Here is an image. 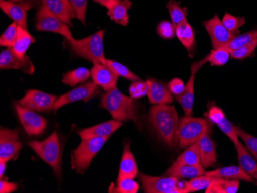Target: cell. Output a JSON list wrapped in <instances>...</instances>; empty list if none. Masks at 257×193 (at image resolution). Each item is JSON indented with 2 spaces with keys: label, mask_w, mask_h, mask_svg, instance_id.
Segmentation results:
<instances>
[{
  "label": "cell",
  "mask_w": 257,
  "mask_h": 193,
  "mask_svg": "<svg viewBox=\"0 0 257 193\" xmlns=\"http://www.w3.org/2000/svg\"><path fill=\"white\" fill-rule=\"evenodd\" d=\"M148 120L163 143L172 149L177 146L179 119L174 106L154 105L150 108Z\"/></svg>",
  "instance_id": "6da1fadb"
},
{
  "label": "cell",
  "mask_w": 257,
  "mask_h": 193,
  "mask_svg": "<svg viewBox=\"0 0 257 193\" xmlns=\"http://www.w3.org/2000/svg\"><path fill=\"white\" fill-rule=\"evenodd\" d=\"M99 108L106 109L117 121H134L139 125L138 111L135 101L121 93L117 87L107 91L101 96Z\"/></svg>",
  "instance_id": "7a4b0ae2"
},
{
  "label": "cell",
  "mask_w": 257,
  "mask_h": 193,
  "mask_svg": "<svg viewBox=\"0 0 257 193\" xmlns=\"http://www.w3.org/2000/svg\"><path fill=\"white\" fill-rule=\"evenodd\" d=\"M105 30L96 32L94 34L81 40L73 39L68 41L75 55L91 62L93 64H106L104 54L103 37Z\"/></svg>",
  "instance_id": "3957f363"
},
{
  "label": "cell",
  "mask_w": 257,
  "mask_h": 193,
  "mask_svg": "<svg viewBox=\"0 0 257 193\" xmlns=\"http://www.w3.org/2000/svg\"><path fill=\"white\" fill-rule=\"evenodd\" d=\"M213 123L205 118H193L186 116L179 120L178 139L181 149H186L192 144L199 142L203 135L209 134Z\"/></svg>",
  "instance_id": "277c9868"
},
{
  "label": "cell",
  "mask_w": 257,
  "mask_h": 193,
  "mask_svg": "<svg viewBox=\"0 0 257 193\" xmlns=\"http://www.w3.org/2000/svg\"><path fill=\"white\" fill-rule=\"evenodd\" d=\"M29 145L53 168L55 175L60 178L62 175V149L56 131L45 140L31 141Z\"/></svg>",
  "instance_id": "5b68a950"
},
{
  "label": "cell",
  "mask_w": 257,
  "mask_h": 193,
  "mask_svg": "<svg viewBox=\"0 0 257 193\" xmlns=\"http://www.w3.org/2000/svg\"><path fill=\"white\" fill-rule=\"evenodd\" d=\"M109 137H96L83 139L71 152V166L76 173L83 174L90 165L92 158L102 149Z\"/></svg>",
  "instance_id": "8992f818"
},
{
  "label": "cell",
  "mask_w": 257,
  "mask_h": 193,
  "mask_svg": "<svg viewBox=\"0 0 257 193\" xmlns=\"http://www.w3.org/2000/svg\"><path fill=\"white\" fill-rule=\"evenodd\" d=\"M143 189L147 193H186V181L174 176H151L140 172Z\"/></svg>",
  "instance_id": "52a82bcc"
},
{
  "label": "cell",
  "mask_w": 257,
  "mask_h": 193,
  "mask_svg": "<svg viewBox=\"0 0 257 193\" xmlns=\"http://www.w3.org/2000/svg\"><path fill=\"white\" fill-rule=\"evenodd\" d=\"M35 29L37 31L50 32L63 36L67 41L73 40L69 26L49 11L44 6L41 5L36 16Z\"/></svg>",
  "instance_id": "ba28073f"
},
{
  "label": "cell",
  "mask_w": 257,
  "mask_h": 193,
  "mask_svg": "<svg viewBox=\"0 0 257 193\" xmlns=\"http://www.w3.org/2000/svg\"><path fill=\"white\" fill-rule=\"evenodd\" d=\"M99 92V86L93 81L87 82L74 88L68 93L58 98L54 106V111H57L63 106L79 101L89 102Z\"/></svg>",
  "instance_id": "9c48e42d"
},
{
  "label": "cell",
  "mask_w": 257,
  "mask_h": 193,
  "mask_svg": "<svg viewBox=\"0 0 257 193\" xmlns=\"http://www.w3.org/2000/svg\"><path fill=\"white\" fill-rule=\"evenodd\" d=\"M58 97L50 93H44L37 89L27 91L25 96L18 103L23 107L37 112H50L54 109L55 103Z\"/></svg>",
  "instance_id": "30bf717a"
},
{
  "label": "cell",
  "mask_w": 257,
  "mask_h": 193,
  "mask_svg": "<svg viewBox=\"0 0 257 193\" xmlns=\"http://www.w3.org/2000/svg\"><path fill=\"white\" fill-rule=\"evenodd\" d=\"M15 108L22 126L28 135H39L45 132L47 121L44 118L34 111L23 107L20 103H16Z\"/></svg>",
  "instance_id": "8fae6325"
},
{
  "label": "cell",
  "mask_w": 257,
  "mask_h": 193,
  "mask_svg": "<svg viewBox=\"0 0 257 193\" xmlns=\"http://www.w3.org/2000/svg\"><path fill=\"white\" fill-rule=\"evenodd\" d=\"M23 145L19 138L18 129L0 130V161L7 162L18 155Z\"/></svg>",
  "instance_id": "7c38bea8"
},
{
  "label": "cell",
  "mask_w": 257,
  "mask_h": 193,
  "mask_svg": "<svg viewBox=\"0 0 257 193\" xmlns=\"http://www.w3.org/2000/svg\"><path fill=\"white\" fill-rule=\"evenodd\" d=\"M208 62V56L200 60L195 62L191 66V76L185 86L183 93L176 96V100L180 103L183 108L186 116H191L193 112V102H194V82L195 76L200 68Z\"/></svg>",
  "instance_id": "4fadbf2b"
},
{
  "label": "cell",
  "mask_w": 257,
  "mask_h": 193,
  "mask_svg": "<svg viewBox=\"0 0 257 193\" xmlns=\"http://www.w3.org/2000/svg\"><path fill=\"white\" fill-rule=\"evenodd\" d=\"M0 69L21 70L30 75H33L35 71L34 65L28 56H19L11 48L3 50L0 53Z\"/></svg>",
  "instance_id": "5bb4252c"
},
{
  "label": "cell",
  "mask_w": 257,
  "mask_h": 193,
  "mask_svg": "<svg viewBox=\"0 0 257 193\" xmlns=\"http://www.w3.org/2000/svg\"><path fill=\"white\" fill-rule=\"evenodd\" d=\"M203 24L211 39L213 49L223 47L235 37L226 30L217 15H215L211 20L203 22Z\"/></svg>",
  "instance_id": "9a60e30c"
},
{
  "label": "cell",
  "mask_w": 257,
  "mask_h": 193,
  "mask_svg": "<svg viewBox=\"0 0 257 193\" xmlns=\"http://www.w3.org/2000/svg\"><path fill=\"white\" fill-rule=\"evenodd\" d=\"M90 73L92 81L106 92L116 87L119 76L107 65L103 63L93 64Z\"/></svg>",
  "instance_id": "2e32d148"
},
{
  "label": "cell",
  "mask_w": 257,
  "mask_h": 193,
  "mask_svg": "<svg viewBox=\"0 0 257 193\" xmlns=\"http://www.w3.org/2000/svg\"><path fill=\"white\" fill-rule=\"evenodd\" d=\"M0 8L19 27L27 30V11L32 8L30 2L17 4L9 0H0Z\"/></svg>",
  "instance_id": "e0dca14e"
},
{
  "label": "cell",
  "mask_w": 257,
  "mask_h": 193,
  "mask_svg": "<svg viewBox=\"0 0 257 193\" xmlns=\"http://www.w3.org/2000/svg\"><path fill=\"white\" fill-rule=\"evenodd\" d=\"M149 102L152 105H170L173 102L172 93L168 86L163 82L154 79H148Z\"/></svg>",
  "instance_id": "ac0fdd59"
},
{
  "label": "cell",
  "mask_w": 257,
  "mask_h": 193,
  "mask_svg": "<svg viewBox=\"0 0 257 193\" xmlns=\"http://www.w3.org/2000/svg\"><path fill=\"white\" fill-rule=\"evenodd\" d=\"M122 124L120 121L109 120L107 122L98 124L96 126L82 129L78 132L81 139H90V138L96 137H110L113 132L121 127Z\"/></svg>",
  "instance_id": "d6986e66"
},
{
  "label": "cell",
  "mask_w": 257,
  "mask_h": 193,
  "mask_svg": "<svg viewBox=\"0 0 257 193\" xmlns=\"http://www.w3.org/2000/svg\"><path fill=\"white\" fill-rule=\"evenodd\" d=\"M206 174L201 165H192L175 162L163 175L177 177L180 178H193Z\"/></svg>",
  "instance_id": "ffe728a7"
},
{
  "label": "cell",
  "mask_w": 257,
  "mask_h": 193,
  "mask_svg": "<svg viewBox=\"0 0 257 193\" xmlns=\"http://www.w3.org/2000/svg\"><path fill=\"white\" fill-rule=\"evenodd\" d=\"M44 6L51 14L59 17L69 27H73L72 19L76 18V14L70 10L63 0H41Z\"/></svg>",
  "instance_id": "44dd1931"
},
{
  "label": "cell",
  "mask_w": 257,
  "mask_h": 193,
  "mask_svg": "<svg viewBox=\"0 0 257 193\" xmlns=\"http://www.w3.org/2000/svg\"><path fill=\"white\" fill-rule=\"evenodd\" d=\"M200 145V164L203 168H210L216 163V145L209 133L203 135L198 142Z\"/></svg>",
  "instance_id": "7402d4cb"
},
{
  "label": "cell",
  "mask_w": 257,
  "mask_h": 193,
  "mask_svg": "<svg viewBox=\"0 0 257 193\" xmlns=\"http://www.w3.org/2000/svg\"><path fill=\"white\" fill-rule=\"evenodd\" d=\"M137 174L138 168L137 162L130 149V142H126L123 147L117 179L122 178H134L137 177Z\"/></svg>",
  "instance_id": "603a6c76"
},
{
  "label": "cell",
  "mask_w": 257,
  "mask_h": 193,
  "mask_svg": "<svg viewBox=\"0 0 257 193\" xmlns=\"http://www.w3.org/2000/svg\"><path fill=\"white\" fill-rule=\"evenodd\" d=\"M206 175L218 177L223 179L242 180V181H251V182L254 181L252 177L248 175L240 166H236V165L222 167L213 171H209L206 172Z\"/></svg>",
  "instance_id": "cb8c5ba5"
},
{
  "label": "cell",
  "mask_w": 257,
  "mask_h": 193,
  "mask_svg": "<svg viewBox=\"0 0 257 193\" xmlns=\"http://www.w3.org/2000/svg\"><path fill=\"white\" fill-rule=\"evenodd\" d=\"M239 166L252 178L257 180V162L241 142L235 144Z\"/></svg>",
  "instance_id": "d4e9b609"
},
{
  "label": "cell",
  "mask_w": 257,
  "mask_h": 193,
  "mask_svg": "<svg viewBox=\"0 0 257 193\" xmlns=\"http://www.w3.org/2000/svg\"><path fill=\"white\" fill-rule=\"evenodd\" d=\"M176 36L181 42L183 47L188 51L189 54L193 56L196 47V40L194 30L188 22H185L176 27Z\"/></svg>",
  "instance_id": "484cf974"
},
{
  "label": "cell",
  "mask_w": 257,
  "mask_h": 193,
  "mask_svg": "<svg viewBox=\"0 0 257 193\" xmlns=\"http://www.w3.org/2000/svg\"><path fill=\"white\" fill-rule=\"evenodd\" d=\"M131 5L132 4L128 0H120L116 5L108 10V17L115 24L125 27L128 24V10L131 9Z\"/></svg>",
  "instance_id": "4316f807"
},
{
  "label": "cell",
  "mask_w": 257,
  "mask_h": 193,
  "mask_svg": "<svg viewBox=\"0 0 257 193\" xmlns=\"http://www.w3.org/2000/svg\"><path fill=\"white\" fill-rule=\"evenodd\" d=\"M36 42L34 37L27 31L26 29L23 27H19L18 36H17V40L14 43V47H12V50H14L16 54L19 56H26L28 49L33 43Z\"/></svg>",
  "instance_id": "83f0119b"
},
{
  "label": "cell",
  "mask_w": 257,
  "mask_h": 193,
  "mask_svg": "<svg viewBox=\"0 0 257 193\" xmlns=\"http://www.w3.org/2000/svg\"><path fill=\"white\" fill-rule=\"evenodd\" d=\"M90 76V70L85 67H79L63 74L62 82L68 86L75 87L79 83H85Z\"/></svg>",
  "instance_id": "f1b7e54d"
},
{
  "label": "cell",
  "mask_w": 257,
  "mask_h": 193,
  "mask_svg": "<svg viewBox=\"0 0 257 193\" xmlns=\"http://www.w3.org/2000/svg\"><path fill=\"white\" fill-rule=\"evenodd\" d=\"M180 163L187 164V165H198L200 164V145L198 142L192 144L186 147L183 153L176 160Z\"/></svg>",
  "instance_id": "f546056e"
},
{
  "label": "cell",
  "mask_w": 257,
  "mask_h": 193,
  "mask_svg": "<svg viewBox=\"0 0 257 193\" xmlns=\"http://www.w3.org/2000/svg\"><path fill=\"white\" fill-rule=\"evenodd\" d=\"M255 37H257V30L243 33V34H241V35L236 36L229 43H226L223 47H219V48L225 49V50H228L229 53H231L233 50H236V49L242 47V46L246 44V43L252 41Z\"/></svg>",
  "instance_id": "4dcf8cb0"
},
{
  "label": "cell",
  "mask_w": 257,
  "mask_h": 193,
  "mask_svg": "<svg viewBox=\"0 0 257 193\" xmlns=\"http://www.w3.org/2000/svg\"><path fill=\"white\" fill-rule=\"evenodd\" d=\"M215 177L205 175L190 178L189 181H186V192L200 191L206 189L210 185Z\"/></svg>",
  "instance_id": "1f68e13d"
},
{
  "label": "cell",
  "mask_w": 257,
  "mask_h": 193,
  "mask_svg": "<svg viewBox=\"0 0 257 193\" xmlns=\"http://www.w3.org/2000/svg\"><path fill=\"white\" fill-rule=\"evenodd\" d=\"M168 9L169 13H170V17L171 18L172 23L174 24L176 27L183 24L185 22H187L186 20V13L185 9L180 7V3L171 0L168 3L167 6Z\"/></svg>",
  "instance_id": "d6a6232c"
},
{
  "label": "cell",
  "mask_w": 257,
  "mask_h": 193,
  "mask_svg": "<svg viewBox=\"0 0 257 193\" xmlns=\"http://www.w3.org/2000/svg\"><path fill=\"white\" fill-rule=\"evenodd\" d=\"M139 185L132 178H122L116 180V187L111 185L109 192L137 193Z\"/></svg>",
  "instance_id": "836d02e7"
},
{
  "label": "cell",
  "mask_w": 257,
  "mask_h": 193,
  "mask_svg": "<svg viewBox=\"0 0 257 193\" xmlns=\"http://www.w3.org/2000/svg\"><path fill=\"white\" fill-rule=\"evenodd\" d=\"M223 26L232 35H239V28L246 24V20L243 17H236L226 13L223 20H222Z\"/></svg>",
  "instance_id": "e575fe53"
},
{
  "label": "cell",
  "mask_w": 257,
  "mask_h": 193,
  "mask_svg": "<svg viewBox=\"0 0 257 193\" xmlns=\"http://www.w3.org/2000/svg\"><path fill=\"white\" fill-rule=\"evenodd\" d=\"M106 64L109 67H110L118 76H122V77L128 79L130 81L134 82L137 81V80H141V79H140L138 76L134 74L131 70H128L126 66L121 64L119 62L106 59Z\"/></svg>",
  "instance_id": "d590c367"
},
{
  "label": "cell",
  "mask_w": 257,
  "mask_h": 193,
  "mask_svg": "<svg viewBox=\"0 0 257 193\" xmlns=\"http://www.w3.org/2000/svg\"><path fill=\"white\" fill-rule=\"evenodd\" d=\"M18 31L19 26L16 23L10 24L0 37V46L7 48L14 47L18 36Z\"/></svg>",
  "instance_id": "8d00e7d4"
},
{
  "label": "cell",
  "mask_w": 257,
  "mask_h": 193,
  "mask_svg": "<svg viewBox=\"0 0 257 193\" xmlns=\"http://www.w3.org/2000/svg\"><path fill=\"white\" fill-rule=\"evenodd\" d=\"M208 56V62L211 66H223L230 57V53L223 48L213 49Z\"/></svg>",
  "instance_id": "74e56055"
},
{
  "label": "cell",
  "mask_w": 257,
  "mask_h": 193,
  "mask_svg": "<svg viewBox=\"0 0 257 193\" xmlns=\"http://www.w3.org/2000/svg\"><path fill=\"white\" fill-rule=\"evenodd\" d=\"M256 47L257 37H255V39H253L249 43H246V44L244 45L242 47L231 52L230 56L232 59H235V60H244V59L252 56Z\"/></svg>",
  "instance_id": "f35d334b"
},
{
  "label": "cell",
  "mask_w": 257,
  "mask_h": 193,
  "mask_svg": "<svg viewBox=\"0 0 257 193\" xmlns=\"http://www.w3.org/2000/svg\"><path fill=\"white\" fill-rule=\"evenodd\" d=\"M236 129L238 137L243 141L246 148L250 151L255 159H257V137L244 132L239 126H236Z\"/></svg>",
  "instance_id": "ab89813d"
},
{
  "label": "cell",
  "mask_w": 257,
  "mask_h": 193,
  "mask_svg": "<svg viewBox=\"0 0 257 193\" xmlns=\"http://www.w3.org/2000/svg\"><path fill=\"white\" fill-rule=\"evenodd\" d=\"M69 5L71 6L76 17L79 21L86 25V13L87 9V0H68Z\"/></svg>",
  "instance_id": "60d3db41"
},
{
  "label": "cell",
  "mask_w": 257,
  "mask_h": 193,
  "mask_svg": "<svg viewBox=\"0 0 257 193\" xmlns=\"http://www.w3.org/2000/svg\"><path fill=\"white\" fill-rule=\"evenodd\" d=\"M128 93L131 95V97L134 99H139L140 98L144 97L148 93V84L147 81L137 80V81L133 82L128 88Z\"/></svg>",
  "instance_id": "b9f144b4"
},
{
  "label": "cell",
  "mask_w": 257,
  "mask_h": 193,
  "mask_svg": "<svg viewBox=\"0 0 257 193\" xmlns=\"http://www.w3.org/2000/svg\"><path fill=\"white\" fill-rule=\"evenodd\" d=\"M157 34L164 40H172L176 37V26L169 21H162L157 28Z\"/></svg>",
  "instance_id": "7bdbcfd3"
},
{
  "label": "cell",
  "mask_w": 257,
  "mask_h": 193,
  "mask_svg": "<svg viewBox=\"0 0 257 193\" xmlns=\"http://www.w3.org/2000/svg\"><path fill=\"white\" fill-rule=\"evenodd\" d=\"M217 126L225 135H227L228 138L234 143V145L239 142L237 133H236V126H233L232 122H229L228 119L225 118L222 122L218 124Z\"/></svg>",
  "instance_id": "ee69618b"
},
{
  "label": "cell",
  "mask_w": 257,
  "mask_h": 193,
  "mask_svg": "<svg viewBox=\"0 0 257 193\" xmlns=\"http://www.w3.org/2000/svg\"><path fill=\"white\" fill-rule=\"evenodd\" d=\"M207 118L212 123L218 125L225 119V115L222 109L216 106H213L208 111Z\"/></svg>",
  "instance_id": "f6af8a7d"
},
{
  "label": "cell",
  "mask_w": 257,
  "mask_h": 193,
  "mask_svg": "<svg viewBox=\"0 0 257 193\" xmlns=\"http://www.w3.org/2000/svg\"><path fill=\"white\" fill-rule=\"evenodd\" d=\"M167 86H168L169 89H170L172 94L178 96V95L183 93L186 85L184 84L181 79H179V78H174V79H172Z\"/></svg>",
  "instance_id": "bcb514c9"
},
{
  "label": "cell",
  "mask_w": 257,
  "mask_h": 193,
  "mask_svg": "<svg viewBox=\"0 0 257 193\" xmlns=\"http://www.w3.org/2000/svg\"><path fill=\"white\" fill-rule=\"evenodd\" d=\"M225 180L223 178H218L215 177L210 185H209L206 189V193H225L224 188H223V184H224Z\"/></svg>",
  "instance_id": "7dc6e473"
},
{
  "label": "cell",
  "mask_w": 257,
  "mask_h": 193,
  "mask_svg": "<svg viewBox=\"0 0 257 193\" xmlns=\"http://www.w3.org/2000/svg\"><path fill=\"white\" fill-rule=\"evenodd\" d=\"M18 188V184L4 180L1 178L0 180V192L10 193L15 191Z\"/></svg>",
  "instance_id": "c3c4849f"
},
{
  "label": "cell",
  "mask_w": 257,
  "mask_h": 193,
  "mask_svg": "<svg viewBox=\"0 0 257 193\" xmlns=\"http://www.w3.org/2000/svg\"><path fill=\"white\" fill-rule=\"evenodd\" d=\"M239 180L230 179L225 180L223 184L225 193H236L239 186Z\"/></svg>",
  "instance_id": "681fc988"
},
{
  "label": "cell",
  "mask_w": 257,
  "mask_h": 193,
  "mask_svg": "<svg viewBox=\"0 0 257 193\" xmlns=\"http://www.w3.org/2000/svg\"><path fill=\"white\" fill-rule=\"evenodd\" d=\"M95 3H97L102 7H105L107 10H110L114 6L116 5L120 0H93Z\"/></svg>",
  "instance_id": "f907efd6"
},
{
  "label": "cell",
  "mask_w": 257,
  "mask_h": 193,
  "mask_svg": "<svg viewBox=\"0 0 257 193\" xmlns=\"http://www.w3.org/2000/svg\"><path fill=\"white\" fill-rule=\"evenodd\" d=\"M7 168V162L0 161V178H3Z\"/></svg>",
  "instance_id": "816d5d0a"
},
{
  "label": "cell",
  "mask_w": 257,
  "mask_h": 193,
  "mask_svg": "<svg viewBox=\"0 0 257 193\" xmlns=\"http://www.w3.org/2000/svg\"><path fill=\"white\" fill-rule=\"evenodd\" d=\"M9 1H11V2L14 3H18V2H23L24 0H9Z\"/></svg>",
  "instance_id": "f5cc1de1"
}]
</instances>
